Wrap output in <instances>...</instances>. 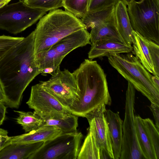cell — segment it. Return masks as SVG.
Returning a JSON list of instances; mask_svg holds the SVG:
<instances>
[{
	"mask_svg": "<svg viewBox=\"0 0 159 159\" xmlns=\"http://www.w3.org/2000/svg\"><path fill=\"white\" fill-rule=\"evenodd\" d=\"M35 31L10 49L0 59V84L5 104L17 108L23 93L41 73L34 52Z\"/></svg>",
	"mask_w": 159,
	"mask_h": 159,
	"instance_id": "6da1fadb",
	"label": "cell"
},
{
	"mask_svg": "<svg viewBox=\"0 0 159 159\" xmlns=\"http://www.w3.org/2000/svg\"><path fill=\"white\" fill-rule=\"evenodd\" d=\"M79 90V98L68 109L78 116H85L98 107L111 105V99L106 75L96 61L85 59L72 73Z\"/></svg>",
	"mask_w": 159,
	"mask_h": 159,
	"instance_id": "7a4b0ae2",
	"label": "cell"
},
{
	"mask_svg": "<svg viewBox=\"0 0 159 159\" xmlns=\"http://www.w3.org/2000/svg\"><path fill=\"white\" fill-rule=\"evenodd\" d=\"M86 28L81 20L61 9L50 11L40 19L34 30V52L36 55L47 51L70 34Z\"/></svg>",
	"mask_w": 159,
	"mask_h": 159,
	"instance_id": "3957f363",
	"label": "cell"
},
{
	"mask_svg": "<svg viewBox=\"0 0 159 159\" xmlns=\"http://www.w3.org/2000/svg\"><path fill=\"white\" fill-rule=\"evenodd\" d=\"M125 53L108 57L109 63L151 103L159 105V89L153 83L152 75L132 52Z\"/></svg>",
	"mask_w": 159,
	"mask_h": 159,
	"instance_id": "277c9868",
	"label": "cell"
},
{
	"mask_svg": "<svg viewBox=\"0 0 159 159\" xmlns=\"http://www.w3.org/2000/svg\"><path fill=\"white\" fill-rule=\"evenodd\" d=\"M88 44L91 45L90 33L84 28L64 38L47 51L35 55L36 63L40 74L43 76L56 75L60 70L61 62L68 54Z\"/></svg>",
	"mask_w": 159,
	"mask_h": 159,
	"instance_id": "5b68a950",
	"label": "cell"
},
{
	"mask_svg": "<svg viewBox=\"0 0 159 159\" xmlns=\"http://www.w3.org/2000/svg\"><path fill=\"white\" fill-rule=\"evenodd\" d=\"M127 11L133 30L159 44V0H134Z\"/></svg>",
	"mask_w": 159,
	"mask_h": 159,
	"instance_id": "8992f818",
	"label": "cell"
},
{
	"mask_svg": "<svg viewBox=\"0 0 159 159\" xmlns=\"http://www.w3.org/2000/svg\"><path fill=\"white\" fill-rule=\"evenodd\" d=\"M47 12L31 7L23 0L7 4L0 8V29L17 34L35 23Z\"/></svg>",
	"mask_w": 159,
	"mask_h": 159,
	"instance_id": "52a82bcc",
	"label": "cell"
},
{
	"mask_svg": "<svg viewBox=\"0 0 159 159\" xmlns=\"http://www.w3.org/2000/svg\"><path fill=\"white\" fill-rule=\"evenodd\" d=\"M83 137L80 132L61 133L44 142L28 159H77Z\"/></svg>",
	"mask_w": 159,
	"mask_h": 159,
	"instance_id": "ba28073f",
	"label": "cell"
},
{
	"mask_svg": "<svg viewBox=\"0 0 159 159\" xmlns=\"http://www.w3.org/2000/svg\"><path fill=\"white\" fill-rule=\"evenodd\" d=\"M115 6L88 12L81 19L86 29L90 28L91 44L102 40H112L126 43L117 30L115 17Z\"/></svg>",
	"mask_w": 159,
	"mask_h": 159,
	"instance_id": "9c48e42d",
	"label": "cell"
},
{
	"mask_svg": "<svg viewBox=\"0 0 159 159\" xmlns=\"http://www.w3.org/2000/svg\"><path fill=\"white\" fill-rule=\"evenodd\" d=\"M135 89L128 82L126 92L125 117L123 123V136L119 159H144L137 137L134 119Z\"/></svg>",
	"mask_w": 159,
	"mask_h": 159,
	"instance_id": "30bf717a",
	"label": "cell"
},
{
	"mask_svg": "<svg viewBox=\"0 0 159 159\" xmlns=\"http://www.w3.org/2000/svg\"><path fill=\"white\" fill-rule=\"evenodd\" d=\"M39 83L68 110L79 98L76 79L67 69L60 70L48 80L40 81Z\"/></svg>",
	"mask_w": 159,
	"mask_h": 159,
	"instance_id": "8fae6325",
	"label": "cell"
},
{
	"mask_svg": "<svg viewBox=\"0 0 159 159\" xmlns=\"http://www.w3.org/2000/svg\"><path fill=\"white\" fill-rule=\"evenodd\" d=\"M26 104L39 116L70 113L39 83L31 87Z\"/></svg>",
	"mask_w": 159,
	"mask_h": 159,
	"instance_id": "7c38bea8",
	"label": "cell"
},
{
	"mask_svg": "<svg viewBox=\"0 0 159 159\" xmlns=\"http://www.w3.org/2000/svg\"><path fill=\"white\" fill-rule=\"evenodd\" d=\"M106 106L103 104L98 107L87 114L84 117L88 121L89 129L93 132L100 149L106 150L111 158L114 159L109 128L104 115Z\"/></svg>",
	"mask_w": 159,
	"mask_h": 159,
	"instance_id": "4fadbf2b",
	"label": "cell"
},
{
	"mask_svg": "<svg viewBox=\"0 0 159 159\" xmlns=\"http://www.w3.org/2000/svg\"><path fill=\"white\" fill-rule=\"evenodd\" d=\"M91 45L88 53V58L91 60L114 54L132 52L133 50L132 45L112 40H100Z\"/></svg>",
	"mask_w": 159,
	"mask_h": 159,
	"instance_id": "5bb4252c",
	"label": "cell"
},
{
	"mask_svg": "<svg viewBox=\"0 0 159 159\" xmlns=\"http://www.w3.org/2000/svg\"><path fill=\"white\" fill-rule=\"evenodd\" d=\"M104 115L109 128L114 159H119L123 141V121L118 112L110 109H106Z\"/></svg>",
	"mask_w": 159,
	"mask_h": 159,
	"instance_id": "9a60e30c",
	"label": "cell"
},
{
	"mask_svg": "<svg viewBox=\"0 0 159 159\" xmlns=\"http://www.w3.org/2000/svg\"><path fill=\"white\" fill-rule=\"evenodd\" d=\"M61 133V130L57 127L44 125L27 133L10 137V142L11 143L44 142L54 138Z\"/></svg>",
	"mask_w": 159,
	"mask_h": 159,
	"instance_id": "2e32d148",
	"label": "cell"
},
{
	"mask_svg": "<svg viewBox=\"0 0 159 159\" xmlns=\"http://www.w3.org/2000/svg\"><path fill=\"white\" fill-rule=\"evenodd\" d=\"M43 143H10L0 151V159H28Z\"/></svg>",
	"mask_w": 159,
	"mask_h": 159,
	"instance_id": "e0dca14e",
	"label": "cell"
},
{
	"mask_svg": "<svg viewBox=\"0 0 159 159\" xmlns=\"http://www.w3.org/2000/svg\"><path fill=\"white\" fill-rule=\"evenodd\" d=\"M39 116L43 120V125H51L57 127L63 133L77 132L78 117L71 113L54 114Z\"/></svg>",
	"mask_w": 159,
	"mask_h": 159,
	"instance_id": "ac0fdd59",
	"label": "cell"
},
{
	"mask_svg": "<svg viewBox=\"0 0 159 159\" xmlns=\"http://www.w3.org/2000/svg\"><path fill=\"white\" fill-rule=\"evenodd\" d=\"M148 39L134 30L132 38V53L135 55L144 67L156 76L148 48Z\"/></svg>",
	"mask_w": 159,
	"mask_h": 159,
	"instance_id": "d6986e66",
	"label": "cell"
},
{
	"mask_svg": "<svg viewBox=\"0 0 159 159\" xmlns=\"http://www.w3.org/2000/svg\"><path fill=\"white\" fill-rule=\"evenodd\" d=\"M115 14L119 32L126 43L131 45L134 30L130 22L126 5L120 0L115 5Z\"/></svg>",
	"mask_w": 159,
	"mask_h": 159,
	"instance_id": "ffe728a7",
	"label": "cell"
},
{
	"mask_svg": "<svg viewBox=\"0 0 159 159\" xmlns=\"http://www.w3.org/2000/svg\"><path fill=\"white\" fill-rule=\"evenodd\" d=\"M137 137L141 153L144 159H156L143 121L139 115L134 117Z\"/></svg>",
	"mask_w": 159,
	"mask_h": 159,
	"instance_id": "44dd1931",
	"label": "cell"
},
{
	"mask_svg": "<svg viewBox=\"0 0 159 159\" xmlns=\"http://www.w3.org/2000/svg\"><path fill=\"white\" fill-rule=\"evenodd\" d=\"M100 149L92 131L88 133L81 146L77 159H100Z\"/></svg>",
	"mask_w": 159,
	"mask_h": 159,
	"instance_id": "7402d4cb",
	"label": "cell"
},
{
	"mask_svg": "<svg viewBox=\"0 0 159 159\" xmlns=\"http://www.w3.org/2000/svg\"><path fill=\"white\" fill-rule=\"evenodd\" d=\"M14 111L18 114V117L16 119V122L22 127L25 133L36 129L43 125L42 119L34 112Z\"/></svg>",
	"mask_w": 159,
	"mask_h": 159,
	"instance_id": "603a6c76",
	"label": "cell"
},
{
	"mask_svg": "<svg viewBox=\"0 0 159 159\" xmlns=\"http://www.w3.org/2000/svg\"><path fill=\"white\" fill-rule=\"evenodd\" d=\"M89 0H63L62 7L65 11L81 19L88 12Z\"/></svg>",
	"mask_w": 159,
	"mask_h": 159,
	"instance_id": "cb8c5ba5",
	"label": "cell"
},
{
	"mask_svg": "<svg viewBox=\"0 0 159 159\" xmlns=\"http://www.w3.org/2000/svg\"><path fill=\"white\" fill-rule=\"evenodd\" d=\"M143 121L156 158L159 159V130L150 119H143Z\"/></svg>",
	"mask_w": 159,
	"mask_h": 159,
	"instance_id": "d4e9b609",
	"label": "cell"
},
{
	"mask_svg": "<svg viewBox=\"0 0 159 159\" xmlns=\"http://www.w3.org/2000/svg\"><path fill=\"white\" fill-rule=\"evenodd\" d=\"M28 6L47 11L62 7L63 0H23Z\"/></svg>",
	"mask_w": 159,
	"mask_h": 159,
	"instance_id": "484cf974",
	"label": "cell"
},
{
	"mask_svg": "<svg viewBox=\"0 0 159 159\" xmlns=\"http://www.w3.org/2000/svg\"><path fill=\"white\" fill-rule=\"evenodd\" d=\"M24 38L23 37L0 36V59L10 49Z\"/></svg>",
	"mask_w": 159,
	"mask_h": 159,
	"instance_id": "4316f807",
	"label": "cell"
},
{
	"mask_svg": "<svg viewBox=\"0 0 159 159\" xmlns=\"http://www.w3.org/2000/svg\"><path fill=\"white\" fill-rule=\"evenodd\" d=\"M120 0H89L88 12L99 11L115 6Z\"/></svg>",
	"mask_w": 159,
	"mask_h": 159,
	"instance_id": "83f0119b",
	"label": "cell"
},
{
	"mask_svg": "<svg viewBox=\"0 0 159 159\" xmlns=\"http://www.w3.org/2000/svg\"><path fill=\"white\" fill-rule=\"evenodd\" d=\"M148 48L156 76L159 77V45L151 40H148Z\"/></svg>",
	"mask_w": 159,
	"mask_h": 159,
	"instance_id": "f1b7e54d",
	"label": "cell"
},
{
	"mask_svg": "<svg viewBox=\"0 0 159 159\" xmlns=\"http://www.w3.org/2000/svg\"><path fill=\"white\" fill-rule=\"evenodd\" d=\"M149 107L152 112L156 126L159 130V105L151 103Z\"/></svg>",
	"mask_w": 159,
	"mask_h": 159,
	"instance_id": "f546056e",
	"label": "cell"
},
{
	"mask_svg": "<svg viewBox=\"0 0 159 159\" xmlns=\"http://www.w3.org/2000/svg\"><path fill=\"white\" fill-rule=\"evenodd\" d=\"M6 112V107L3 102H0V125L2 124L4 121Z\"/></svg>",
	"mask_w": 159,
	"mask_h": 159,
	"instance_id": "4dcf8cb0",
	"label": "cell"
},
{
	"mask_svg": "<svg viewBox=\"0 0 159 159\" xmlns=\"http://www.w3.org/2000/svg\"><path fill=\"white\" fill-rule=\"evenodd\" d=\"M112 159L108 152L103 149H100V159Z\"/></svg>",
	"mask_w": 159,
	"mask_h": 159,
	"instance_id": "1f68e13d",
	"label": "cell"
},
{
	"mask_svg": "<svg viewBox=\"0 0 159 159\" xmlns=\"http://www.w3.org/2000/svg\"><path fill=\"white\" fill-rule=\"evenodd\" d=\"M11 143L10 137L5 139L2 141H0V151L5 146Z\"/></svg>",
	"mask_w": 159,
	"mask_h": 159,
	"instance_id": "d6a6232c",
	"label": "cell"
},
{
	"mask_svg": "<svg viewBox=\"0 0 159 159\" xmlns=\"http://www.w3.org/2000/svg\"><path fill=\"white\" fill-rule=\"evenodd\" d=\"M8 132L7 130L1 128L0 129V141H2L8 137Z\"/></svg>",
	"mask_w": 159,
	"mask_h": 159,
	"instance_id": "836d02e7",
	"label": "cell"
},
{
	"mask_svg": "<svg viewBox=\"0 0 159 159\" xmlns=\"http://www.w3.org/2000/svg\"><path fill=\"white\" fill-rule=\"evenodd\" d=\"M151 79L154 84L158 89H159V77L156 76L152 75Z\"/></svg>",
	"mask_w": 159,
	"mask_h": 159,
	"instance_id": "e575fe53",
	"label": "cell"
},
{
	"mask_svg": "<svg viewBox=\"0 0 159 159\" xmlns=\"http://www.w3.org/2000/svg\"><path fill=\"white\" fill-rule=\"evenodd\" d=\"M4 96L0 84V102H4Z\"/></svg>",
	"mask_w": 159,
	"mask_h": 159,
	"instance_id": "d590c367",
	"label": "cell"
},
{
	"mask_svg": "<svg viewBox=\"0 0 159 159\" xmlns=\"http://www.w3.org/2000/svg\"><path fill=\"white\" fill-rule=\"evenodd\" d=\"M126 5H128L134 0H120Z\"/></svg>",
	"mask_w": 159,
	"mask_h": 159,
	"instance_id": "8d00e7d4",
	"label": "cell"
},
{
	"mask_svg": "<svg viewBox=\"0 0 159 159\" xmlns=\"http://www.w3.org/2000/svg\"><path fill=\"white\" fill-rule=\"evenodd\" d=\"M9 2H7L3 3H0V8H1L4 5L7 4L9 3Z\"/></svg>",
	"mask_w": 159,
	"mask_h": 159,
	"instance_id": "74e56055",
	"label": "cell"
},
{
	"mask_svg": "<svg viewBox=\"0 0 159 159\" xmlns=\"http://www.w3.org/2000/svg\"><path fill=\"white\" fill-rule=\"evenodd\" d=\"M11 0H0V3H3L7 2H10Z\"/></svg>",
	"mask_w": 159,
	"mask_h": 159,
	"instance_id": "f35d334b",
	"label": "cell"
}]
</instances>
